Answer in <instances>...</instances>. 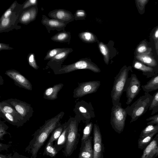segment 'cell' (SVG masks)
<instances>
[{"label":"cell","instance_id":"cell-46","mask_svg":"<svg viewBox=\"0 0 158 158\" xmlns=\"http://www.w3.org/2000/svg\"><path fill=\"white\" fill-rule=\"evenodd\" d=\"M154 37L156 39H158V27L155 30L154 34Z\"/></svg>","mask_w":158,"mask_h":158},{"label":"cell","instance_id":"cell-45","mask_svg":"<svg viewBox=\"0 0 158 158\" xmlns=\"http://www.w3.org/2000/svg\"><path fill=\"white\" fill-rule=\"evenodd\" d=\"M12 49H13V48L10 47L9 44H6L2 43H0V51L4 50H8Z\"/></svg>","mask_w":158,"mask_h":158},{"label":"cell","instance_id":"cell-18","mask_svg":"<svg viewBox=\"0 0 158 158\" xmlns=\"http://www.w3.org/2000/svg\"><path fill=\"white\" fill-rule=\"evenodd\" d=\"M133 67L135 69L142 71L143 74L147 78L152 77L158 74V69L148 66L139 61H135Z\"/></svg>","mask_w":158,"mask_h":158},{"label":"cell","instance_id":"cell-11","mask_svg":"<svg viewBox=\"0 0 158 158\" xmlns=\"http://www.w3.org/2000/svg\"><path fill=\"white\" fill-rule=\"evenodd\" d=\"M6 101L17 111L26 122L32 116L34 111L30 104L16 98H10Z\"/></svg>","mask_w":158,"mask_h":158},{"label":"cell","instance_id":"cell-26","mask_svg":"<svg viewBox=\"0 0 158 158\" xmlns=\"http://www.w3.org/2000/svg\"><path fill=\"white\" fill-rule=\"evenodd\" d=\"M0 117L10 123L17 126L22 125L24 122L11 114L0 111Z\"/></svg>","mask_w":158,"mask_h":158},{"label":"cell","instance_id":"cell-23","mask_svg":"<svg viewBox=\"0 0 158 158\" xmlns=\"http://www.w3.org/2000/svg\"><path fill=\"white\" fill-rule=\"evenodd\" d=\"M136 59L139 61L149 66L158 69L156 61L149 54L137 55Z\"/></svg>","mask_w":158,"mask_h":158},{"label":"cell","instance_id":"cell-33","mask_svg":"<svg viewBox=\"0 0 158 158\" xmlns=\"http://www.w3.org/2000/svg\"><path fill=\"white\" fill-rule=\"evenodd\" d=\"M153 96V99L149 107V110H152L151 115L158 112V91L155 93Z\"/></svg>","mask_w":158,"mask_h":158},{"label":"cell","instance_id":"cell-7","mask_svg":"<svg viewBox=\"0 0 158 158\" xmlns=\"http://www.w3.org/2000/svg\"><path fill=\"white\" fill-rule=\"evenodd\" d=\"M121 103L113 105L111 109L110 123L113 128L119 133L122 132L124 128L127 114L123 108Z\"/></svg>","mask_w":158,"mask_h":158},{"label":"cell","instance_id":"cell-31","mask_svg":"<svg viewBox=\"0 0 158 158\" xmlns=\"http://www.w3.org/2000/svg\"><path fill=\"white\" fill-rule=\"evenodd\" d=\"M65 124L66 123L62 125L60 123L57 127L53 131L48 142L53 143V141L59 138L64 130Z\"/></svg>","mask_w":158,"mask_h":158},{"label":"cell","instance_id":"cell-29","mask_svg":"<svg viewBox=\"0 0 158 158\" xmlns=\"http://www.w3.org/2000/svg\"><path fill=\"white\" fill-rule=\"evenodd\" d=\"M80 39L86 43H93L97 40L96 36L90 32L85 31L79 34Z\"/></svg>","mask_w":158,"mask_h":158},{"label":"cell","instance_id":"cell-4","mask_svg":"<svg viewBox=\"0 0 158 158\" xmlns=\"http://www.w3.org/2000/svg\"><path fill=\"white\" fill-rule=\"evenodd\" d=\"M73 111L75 114L74 118L78 122L83 121L85 125L89 123L91 119L95 116L94 109L91 102L83 100L76 102Z\"/></svg>","mask_w":158,"mask_h":158},{"label":"cell","instance_id":"cell-8","mask_svg":"<svg viewBox=\"0 0 158 158\" xmlns=\"http://www.w3.org/2000/svg\"><path fill=\"white\" fill-rule=\"evenodd\" d=\"M67 123L68 131L65 152L67 155L69 156L75 147L78 134L79 122L74 117H70Z\"/></svg>","mask_w":158,"mask_h":158},{"label":"cell","instance_id":"cell-9","mask_svg":"<svg viewBox=\"0 0 158 158\" xmlns=\"http://www.w3.org/2000/svg\"><path fill=\"white\" fill-rule=\"evenodd\" d=\"M141 84L136 75L132 74L126 81L124 92L126 93L127 99L126 104H130L141 89Z\"/></svg>","mask_w":158,"mask_h":158},{"label":"cell","instance_id":"cell-10","mask_svg":"<svg viewBox=\"0 0 158 158\" xmlns=\"http://www.w3.org/2000/svg\"><path fill=\"white\" fill-rule=\"evenodd\" d=\"M78 85L73 91V97L75 98H81L96 92L100 86L101 82L99 81H92L78 82Z\"/></svg>","mask_w":158,"mask_h":158},{"label":"cell","instance_id":"cell-47","mask_svg":"<svg viewBox=\"0 0 158 158\" xmlns=\"http://www.w3.org/2000/svg\"><path fill=\"white\" fill-rule=\"evenodd\" d=\"M157 156H158V148L156 151L154 158H155Z\"/></svg>","mask_w":158,"mask_h":158},{"label":"cell","instance_id":"cell-43","mask_svg":"<svg viewBox=\"0 0 158 158\" xmlns=\"http://www.w3.org/2000/svg\"><path fill=\"white\" fill-rule=\"evenodd\" d=\"M148 1L147 0H136V2L139 9L140 10H142Z\"/></svg>","mask_w":158,"mask_h":158},{"label":"cell","instance_id":"cell-2","mask_svg":"<svg viewBox=\"0 0 158 158\" xmlns=\"http://www.w3.org/2000/svg\"><path fill=\"white\" fill-rule=\"evenodd\" d=\"M153 96L145 92L144 94L140 96L131 106L125 108L127 114L131 118L130 123L137 120L146 113L150 106Z\"/></svg>","mask_w":158,"mask_h":158},{"label":"cell","instance_id":"cell-40","mask_svg":"<svg viewBox=\"0 0 158 158\" xmlns=\"http://www.w3.org/2000/svg\"><path fill=\"white\" fill-rule=\"evenodd\" d=\"M23 4V10H24L31 6H37L38 0H27Z\"/></svg>","mask_w":158,"mask_h":158},{"label":"cell","instance_id":"cell-49","mask_svg":"<svg viewBox=\"0 0 158 158\" xmlns=\"http://www.w3.org/2000/svg\"></svg>","mask_w":158,"mask_h":158},{"label":"cell","instance_id":"cell-17","mask_svg":"<svg viewBox=\"0 0 158 158\" xmlns=\"http://www.w3.org/2000/svg\"><path fill=\"white\" fill-rule=\"evenodd\" d=\"M38 12L37 6H32L25 10L20 17L19 23L23 25H28L35 20Z\"/></svg>","mask_w":158,"mask_h":158},{"label":"cell","instance_id":"cell-1","mask_svg":"<svg viewBox=\"0 0 158 158\" xmlns=\"http://www.w3.org/2000/svg\"><path fill=\"white\" fill-rule=\"evenodd\" d=\"M64 113L62 111L55 117L45 121L44 124L38 130L35 142L31 150L32 156L35 158L38 151L50 133L60 123Z\"/></svg>","mask_w":158,"mask_h":158},{"label":"cell","instance_id":"cell-34","mask_svg":"<svg viewBox=\"0 0 158 158\" xmlns=\"http://www.w3.org/2000/svg\"><path fill=\"white\" fill-rule=\"evenodd\" d=\"M68 48H57L49 50L44 60H50L59 53L65 51Z\"/></svg>","mask_w":158,"mask_h":158},{"label":"cell","instance_id":"cell-41","mask_svg":"<svg viewBox=\"0 0 158 158\" xmlns=\"http://www.w3.org/2000/svg\"><path fill=\"white\" fill-rule=\"evenodd\" d=\"M147 121H150L147 125L158 124V114L149 117L146 119Z\"/></svg>","mask_w":158,"mask_h":158},{"label":"cell","instance_id":"cell-36","mask_svg":"<svg viewBox=\"0 0 158 158\" xmlns=\"http://www.w3.org/2000/svg\"><path fill=\"white\" fill-rule=\"evenodd\" d=\"M137 55L149 54L150 53L151 49L148 48L144 43H142L136 48Z\"/></svg>","mask_w":158,"mask_h":158},{"label":"cell","instance_id":"cell-39","mask_svg":"<svg viewBox=\"0 0 158 158\" xmlns=\"http://www.w3.org/2000/svg\"><path fill=\"white\" fill-rule=\"evenodd\" d=\"M18 3L16 1H15L11 5L10 7L2 15L0 19L6 18L9 16L13 12L16 7Z\"/></svg>","mask_w":158,"mask_h":158},{"label":"cell","instance_id":"cell-25","mask_svg":"<svg viewBox=\"0 0 158 158\" xmlns=\"http://www.w3.org/2000/svg\"><path fill=\"white\" fill-rule=\"evenodd\" d=\"M69 32L63 31L58 32L51 37L52 41L60 43L69 42L71 38Z\"/></svg>","mask_w":158,"mask_h":158},{"label":"cell","instance_id":"cell-35","mask_svg":"<svg viewBox=\"0 0 158 158\" xmlns=\"http://www.w3.org/2000/svg\"><path fill=\"white\" fill-rule=\"evenodd\" d=\"M47 155L51 157H54L57 153L56 148L53 146L52 142H48L45 148Z\"/></svg>","mask_w":158,"mask_h":158},{"label":"cell","instance_id":"cell-13","mask_svg":"<svg viewBox=\"0 0 158 158\" xmlns=\"http://www.w3.org/2000/svg\"><path fill=\"white\" fill-rule=\"evenodd\" d=\"M73 51L72 48H68L67 50L59 53L50 60L47 65L53 70L54 73L55 72L61 68L63 63Z\"/></svg>","mask_w":158,"mask_h":158},{"label":"cell","instance_id":"cell-15","mask_svg":"<svg viewBox=\"0 0 158 158\" xmlns=\"http://www.w3.org/2000/svg\"><path fill=\"white\" fill-rule=\"evenodd\" d=\"M48 16L52 19L67 24L74 19L71 12L64 9H56L49 12Z\"/></svg>","mask_w":158,"mask_h":158},{"label":"cell","instance_id":"cell-37","mask_svg":"<svg viewBox=\"0 0 158 158\" xmlns=\"http://www.w3.org/2000/svg\"><path fill=\"white\" fill-rule=\"evenodd\" d=\"M27 60L29 65L34 69L37 70L39 67L36 62L35 56L33 53H29L27 56Z\"/></svg>","mask_w":158,"mask_h":158},{"label":"cell","instance_id":"cell-22","mask_svg":"<svg viewBox=\"0 0 158 158\" xmlns=\"http://www.w3.org/2000/svg\"><path fill=\"white\" fill-rule=\"evenodd\" d=\"M92 138L90 136L84 143V146L80 153L78 158H93V150L91 144Z\"/></svg>","mask_w":158,"mask_h":158},{"label":"cell","instance_id":"cell-27","mask_svg":"<svg viewBox=\"0 0 158 158\" xmlns=\"http://www.w3.org/2000/svg\"><path fill=\"white\" fill-rule=\"evenodd\" d=\"M158 133V131H156L146 135L142 138H139L138 141V148L141 149H144L151 141L153 136Z\"/></svg>","mask_w":158,"mask_h":158},{"label":"cell","instance_id":"cell-12","mask_svg":"<svg viewBox=\"0 0 158 158\" xmlns=\"http://www.w3.org/2000/svg\"><path fill=\"white\" fill-rule=\"evenodd\" d=\"M5 74L12 79L16 85L28 90H32L30 82L19 71L14 69H10L6 71Z\"/></svg>","mask_w":158,"mask_h":158},{"label":"cell","instance_id":"cell-28","mask_svg":"<svg viewBox=\"0 0 158 158\" xmlns=\"http://www.w3.org/2000/svg\"><path fill=\"white\" fill-rule=\"evenodd\" d=\"M98 41V48L103 57L104 61L106 64H108L110 57L109 49L106 44L102 42Z\"/></svg>","mask_w":158,"mask_h":158},{"label":"cell","instance_id":"cell-19","mask_svg":"<svg viewBox=\"0 0 158 158\" xmlns=\"http://www.w3.org/2000/svg\"><path fill=\"white\" fill-rule=\"evenodd\" d=\"M158 148V133L148 145L144 149L140 158H155Z\"/></svg>","mask_w":158,"mask_h":158},{"label":"cell","instance_id":"cell-16","mask_svg":"<svg viewBox=\"0 0 158 158\" xmlns=\"http://www.w3.org/2000/svg\"><path fill=\"white\" fill-rule=\"evenodd\" d=\"M41 23L45 26L48 33H50L51 30H56L58 31H64L67 24L57 19H49L44 15H42Z\"/></svg>","mask_w":158,"mask_h":158},{"label":"cell","instance_id":"cell-24","mask_svg":"<svg viewBox=\"0 0 158 158\" xmlns=\"http://www.w3.org/2000/svg\"><path fill=\"white\" fill-rule=\"evenodd\" d=\"M141 88L147 93L158 89V74L152 77L146 84L141 85Z\"/></svg>","mask_w":158,"mask_h":158},{"label":"cell","instance_id":"cell-14","mask_svg":"<svg viewBox=\"0 0 158 158\" xmlns=\"http://www.w3.org/2000/svg\"><path fill=\"white\" fill-rule=\"evenodd\" d=\"M93 158H102V136L99 127L95 123L93 126Z\"/></svg>","mask_w":158,"mask_h":158},{"label":"cell","instance_id":"cell-30","mask_svg":"<svg viewBox=\"0 0 158 158\" xmlns=\"http://www.w3.org/2000/svg\"><path fill=\"white\" fill-rule=\"evenodd\" d=\"M156 131H158V124L148 125L141 132L139 138H142Z\"/></svg>","mask_w":158,"mask_h":158},{"label":"cell","instance_id":"cell-48","mask_svg":"<svg viewBox=\"0 0 158 158\" xmlns=\"http://www.w3.org/2000/svg\"><path fill=\"white\" fill-rule=\"evenodd\" d=\"M0 158H5L4 156L1 155L0 156Z\"/></svg>","mask_w":158,"mask_h":158},{"label":"cell","instance_id":"cell-3","mask_svg":"<svg viewBox=\"0 0 158 158\" xmlns=\"http://www.w3.org/2000/svg\"><path fill=\"white\" fill-rule=\"evenodd\" d=\"M130 70H131L130 66L127 67L125 65L114 77L110 94L113 105L120 102V98L124 92L125 86L128 78L129 72Z\"/></svg>","mask_w":158,"mask_h":158},{"label":"cell","instance_id":"cell-32","mask_svg":"<svg viewBox=\"0 0 158 158\" xmlns=\"http://www.w3.org/2000/svg\"><path fill=\"white\" fill-rule=\"evenodd\" d=\"M94 126L92 123L90 122L86 125L83 131L82 137L81 138V145L89 138Z\"/></svg>","mask_w":158,"mask_h":158},{"label":"cell","instance_id":"cell-42","mask_svg":"<svg viewBox=\"0 0 158 158\" xmlns=\"http://www.w3.org/2000/svg\"><path fill=\"white\" fill-rule=\"evenodd\" d=\"M86 13L83 10H78L75 12L74 15V18L76 19L77 18L80 19L85 18L86 16Z\"/></svg>","mask_w":158,"mask_h":158},{"label":"cell","instance_id":"cell-20","mask_svg":"<svg viewBox=\"0 0 158 158\" xmlns=\"http://www.w3.org/2000/svg\"><path fill=\"white\" fill-rule=\"evenodd\" d=\"M64 86L62 83H59L54 85L52 87H49L45 89L44 93V98L49 100H54L57 98L58 92Z\"/></svg>","mask_w":158,"mask_h":158},{"label":"cell","instance_id":"cell-6","mask_svg":"<svg viewBox=\"0 0 158 158\" xmlns=\"http://www.w3.org/2000/svg\"><path fill=\"white\" fill-rule=\"evenodd\" d=\"M23 4L18 3L11 14L6 18L0 19V33L8 32L14 29L16 30L21 28L18 25L19 23L20 17L24 10L23 9Z\"/></svg>","mask_w":158,"mask_h":158},{"label":"cell","instance_id":"cell-21","mask_svg":"<svg viewBox=\"0 0 158 158\" xmlns=\"http://www.w3.org/2000/svg\"><path fill=\"white\" fill-rule=\"evenodd\" d=\"M0 111L9 113L24 123L26 122L23 118L6 100L0 102Z\"/></svg>","mask_w":158,"mask_h":158},{"label":"cell","instance_id":"cell-38","mask_svg":"<svg viewBox=\"0 0 158 158\" xmlns=\"http://www.w3.org/2000/svg\"><path fill=\"white\" fill-rule=\"evenodd\" d=\"M67 131V123L66 122V123L65 125L64 130L58 138L57 141V144L58 145H62L66 142Z\"/></svg>","mask_w":158,"mask_h":158},{"label":"cell","instance_id":"cell-44","mask_svg":"<svg viewBox=\"0 0 158 158\" xmlns=\"http://www.w3.org/2000/svg\"><path fill=\"white\" fill-rule=\"evenodd\" d=\"M6 125L5 124L3 121H0V138H2L3 135L6 134V132L5 130V127Z\"/></svg>","mask_w":158,"mask_h":158},{"label":"cell","instance_id":"cell-5","mask_svg":"<svg viewBox=\"0 0 158 158\" xmlns=\"http://www.w3.org/2000/svg\"><path fill=\"white\" fill-rule=\"evenodd\" d=\"M80 69H87L95 73H99L101 70L90 59L83 58L73 63L64 65L60 69L54 73L55 74L66 73Z\"/></svg>","mask_w":158,"mask_h":158}]
</instances>
